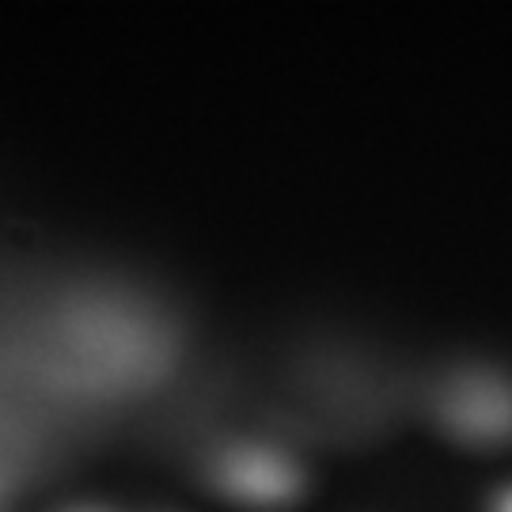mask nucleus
Here are the masks:
<instances>
[{
    "mask_svg": "<svg viewBox=\"0 0 512 512\" xmlns=\"http://www.w3.org/2000/svg\"><path fill=\"white\" fill-rule=\"evenodd\" d=\"M494 512H512V486L494 501Z\"/></svg>",
    "mask_w": 512,
    "mask_h": 512,
    "instance_id": "obj_3",
    "label": "nucleus"
},
{
    "mask_svg": "<svg viewBox=\"0 0 512 512\" xmlns=\"http://www.w3.org/2000/svg\"><path fill=\"white\" fill-rule=\"evenodd\" d=\"M80 512H99V509H80Z\"/></svg>",
    "mask_w": 512,
    "mask_h": 512,
    "instance_id": "obj_4",
    "label": "nucleus"
},
{
    "mask_svg": "<svg viewBox=\"0 0 512 512\" xmlns=\"http://www.w3.org/2000/svg\"><path fill=\"white\" fill-rule=\"evenodd\" d=\"M440 421L467 444H501L512 437V384L497 372H459L437 399Z\"/></svg>",
    "mask_w": 512,
    "mask_h": 512,
    "instance_id": "obj_1",
    "label": "nucleus"
},
{
    "mask_svg": "<svg viewBox=\"0 0 512 512\" xmlns=\"http://www.w3.org/2000/svg\"><path fill=\"white\" fill-rule=\"evenodd\" d=\"M217 486L228 497H236L239 505L274 509V505H289L300 494L304 478H300L293 459H285L274 448L239 444V448H228L220 456Z\"/></svg>",
    "mask_w": 512,
    "mask_h": 512,
    "instance_id": "obj_2",
    "label": "nucleus"
}]
</instances>
